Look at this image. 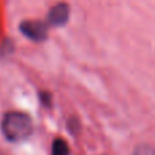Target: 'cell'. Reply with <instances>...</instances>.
I'll return each instance as SVG.
<instances>
[{
	"instance_id": "obj_1",
	"label": "cell",
	"mask_w": 155,
	"mask_h": 155,
	"mask_svg": "<svg viewBox=\"0 0 155 155\" xmlns=\"http://www.w3.org/2000/svg\"><path fill=\"white\" fill-rule=\"evenodd\" d=\"M2 132L10 142H22L33 132L31 117L18 110L5 113L2 120Z\"/></svg>"
},
{
	"instance_id": "obj_2",
	"label": "cell",
	"mask_w": 155,
	"mask_h": 155,
	"mask_svg": "<svg viewBox=\"0 0 155 155\" xmlns=\"http://www.w3.org/2000/svg\"><path fill=\"white\" fill-rule=\"evenodd\" d=\"M19 29L27 38L34 41H42L48 33L46 23L41 21H23L19 25Z\"/></svg>"
},
{
	"instance_id": "obj_3",
	"label": "cell",
	"mask_w": 155,
	"mask_h": 155,
	"mask_svg": "<svg viewBox=\"0 0 155 155\" xmlns=\"http://www.w3.org/2000/svg\"><path fill=\"white\" fill-rule=\"evenodd\" d=\"M68 15H70V7L67 3H57L49 10L48 21L54 26H60L67 22Z\"/></svg>"
},
{
	"instance_id": "obj_4",
	"label": "cell",
	"mask_w": 155,
	"mask_h": 155,
	"mask_svg": "<svg viewBox=\"0 0 155 155\" xmlns=\"http://www.w3.org/2000/svg\"><path fill=\"white\" fill-rule=\"evenodd\" d=\"M70 154V147H68L67 142L60 137L54 139L53 144H52V155H68Z\"/></svg>"
},
{
	"instance_id": "obj_5",
	"label": "cell",
	"mask_w": 155,
	"mask_h": 155,
	"mask_svg": "<svg viewBox=\"0 0 155 155\" xmlns=\"http://www.w3.org/2000/svg\"><path fill=\"white\" fill-rule=\"evenodd\" d=\"M132 155H155V148L148 144H142L136 147V150L134 151Z\"/></svg>"
}]
</instances>
